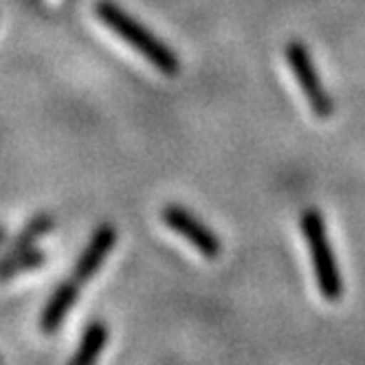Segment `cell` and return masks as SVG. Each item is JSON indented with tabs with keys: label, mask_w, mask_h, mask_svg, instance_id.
Returning <instances> with one entry per match:
<instances>
[{
	"label": "cell",
	"mask_w": 365,
	"mask_h": 365,
	"mask_svg": "<svg viewBox=\"0 0 365 365\" xmlns=\"http://www.w3.org/2000/svg\"><path fill=\"white\" fill-rule=\"evenodd\" d=\"M97 18L106 27H110L121 40H125L137 53H141L159 73L170 77L178 73L180 62L174 51L161 38H156L152 31H148V27H143L125 9L110 3V0H101V3H97Z\"/></svg>",
	"instance_id": "obj_1"
},
{
	"label": "cell",
	"mask_w": 365,
	"mask_h": 365,
	"mask_svg": "<svg viewBox=\"0 0 365 365\" xmlns=\"http://www.w3.org/2000/svg\"><path fill=\"white\" fill-rule=\"evenodd\" d=\"M302 233L306 238V247L312 259V269H315L317 286L319 293L328 302H336L344 293V284H341V273H339L334 251L328 242L326 236V225L324 218L317 210H308L302 216Z\"/></svg>",
	"instance_id": "obj_2"
},
{
	"label": "cell",
	"mask_w": 365,
	"mask_h": 365,
	"mask_svg": "<svg viewBox=\"0 0 365 365\" xmlns=\"http://www.w3.org/2000/svg\"><path fill=\"white\" fill-rule=\"evenodd\" d=\"M286 62H289L295 80L308 101L310 110L315 113L319 119H326L332 115L334 106H332V99L328 97L326 88L322 86V80H319V73L315 68V64H312L310 56H308V48L293 40L286 44Z\"/></svg>",
	"instance_id": "obj_3"
},
{
	"label": "cell",
	"mask_w": 365,
	"mask_h": 365,
	"mask_svg": "<svg viewBox=\"0 0 365 365\" xmlns=\"http://www.w3.org/2000/svg\"><path fill=\"white\" fill-rule=\"evenodd\" d=\"M163 222L172 231H176L178 236L185 238L200 255L210 257V259L220 255V240H218V236L202 220H198L192 212H187L185 207L165 205Z\"/></svg>",
	"instance_id": "obj_4"
},
{
	"label": "cell",
	"mask_w": 365,
	"mask_h": 365,
	"mask_svg": "<svg viewBox=\"0 0 365 365\" xmlns=\"http://www.w3.org/2000/svg\"><path fill=\"white\" fill-rule=\"evenodd\" d=\"M115 242H117L115 227L113 225H99L95 229V233L91 236V242L86 245V249L80 253V257H77L71 277L75 282H80V284H86L99 271V267L103 264V259L110 255Z\"/></svg>",
	"instance_id": "obj_5"
},
{
	"label": "cell",
	"mask_w": 365,
	"mask_h": 365,
	"mask_svg": "<svg viewBox=\"0 0 365 365\" xmlns=\"http://www.w3.org/2000/svg\"><path fill=\"white\" fill-rule=\"evenodd\" d=\"M80 282H75L73 277L62 282L56 293L48 297V302L42 308V315H40V328L44 334H53L62 322L66 319V315L71 312V308L75 306L77 297H80Z\"/></svg>",
	"instance_id": "obj_6"
},
{
	"label": "cell",
	"mask_w": 365,
	"mask_h": 365,
	"mask_svg": "<svg viewBox=\"0 0 365 365\" xmlns=\"http://www.w3.org/2000/svg\"><path fill=\"white\" fill-rule=\"evenodd\" d=\"M106 344H108V326L103 322H91L82 332L80 346H77V352L73 354L71 363L73 365H91L93 361L99 359Z\"/></svg>",
	"instance_id": "obj_7"
},
{
	"label": "cell",
	"mask_w": 365,
	"mask_h": 365,
	"mask_svg": "<svg viewBox=\"0 0 365 365\" xmlns=\"http://www.w3.org/2000/svg\"><path fill=\"white\" fill-rule=\"evenodd\" d=\"M53 225H56L53 216H48V214H38L36 218H31L27 225L22 227V231H20L18 236L7 245V249H5L3 253H0V257H9V255L20 253V251H24V249H31L34 242H36L38 238H42L44 233H48L51 229H53Z\"/></svg>",
	"instance_id": "obj_8"
},
{
	"label": "cell",
	"mask_w": 365,
	"mask_h": 365,
	"mask_svg": "<svg viewBox=\"0 0 365 365\" xmlns=\"http://www.w3.org/2000/svg\"><path fill=\"white\" fill-rule=\"evenodd\" d=\"M44 251L40 249H24L9 257H0V282H7L24 271H34L44 264Z\"/></svg>",
	"instance_id": "obj_9"
},
{
	"label": "cell",
	"mask_w": 365,
	"mask_h": 365,
	"mask_svg": "<svg viewBox=\"0 0 365 365\" xmlns=\"http://www.w3.org/2000/svg\"><path fill=\"white\" fill-rule=\"evenodd\" d=\"M5 236H7V231H5V227H0V242H5Z\"/></svg>",
	"instance_id": "obj_10"
}]
</instances>
